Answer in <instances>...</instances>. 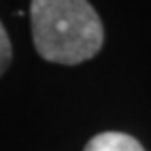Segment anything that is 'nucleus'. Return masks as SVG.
Here are the masks:
<instances>
[{"label": "nucleus", "mask_w": 151, "mask_h": 151, "mask_svg": "<svg viewBox=\"0 0 151 151\" xmlns=\"http://www.w3.org/2000/svg\"><path fill=\"white\" fill-rule=\"evenodd\" d=\"M31 27L38 55L57 64H80L104 42L100 17L88 0H31Z\"/></svg>", "instance_id": "obj_1"}, {"label": "nucleus", "mask_w": 151, "mask_h": 151, "mask_svg": "<svg viewBox=\"0 0 151 151\" xmlns=\"http://www.w3.org/2000/svg\"><path fill=\"white\" fill-rule=\"evenodd\" d=\"M9 62H11V42H9V37L0 22V75L6 71Z\"/></svg>", "instance_id": "obj_3"}, {"label": "nucleus", "mask_w": 151, "mask_h": 151, "mask_svg": "<svg viewBox=\"0 0 151 151\" xmlns=\"http://www.w3.org/2000/svg\"><path fill=\"white\" fill-rule=\"evenodd\" d=\"M84 151H144V147L131 135L106 131L93 137Z\"/></svg>", "instance_id": "obj_2"}]
</instances>
